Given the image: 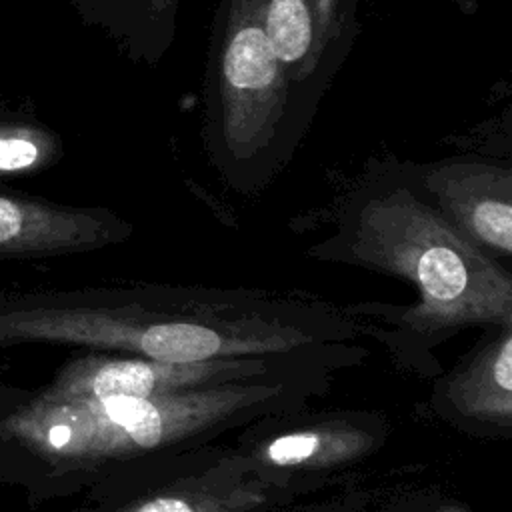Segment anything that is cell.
I'll return each mask as SVG.
<instances>
[{"label":"cell","mask_w":512,"mask_h":512,"mask_svg":"<svg viewBox=\"0 0 512 512\" xmlns=\"http://www.w3.org/2000/svg\"><path fill=\"white\" fill-rule=\"evenodd\" d=\"M448 406L468 422L512 426V326L458 368L446 384Z\"/></svg>","instance_id":"9c48e42d"},{"label":"cell","mask_w":512,"mask_h":512,"mask_svg":"<svg viewBox=\"0 0 512 512\" xmlns=\"http://www.w3.org/2000/svg\"><path fill=\"white\" fill-rule=\"evenodd\" d=\"M56 154V140L30 124H0V176L24 174L46 166Z\"/></svg>","instance_id":"7c38bea8"},{"label":"cell","mask_w":512,"mask_h":512,"mask_svg":"<svg viewBox=\"0 0 512 512\" xmlns=\"http://www.w3.org/2000/svg\"><path fill=\"white\" fill-rule=\"evenodd\" d=\"M436 208L488 254H512V176L488 164H444L424 178Z\"/></svg>","instance_id":"52a82bcc"},{"label":"cell","mask_w":512,"mask_h":512,"mask_svg":"<svg viewBox=\"0 0 512 512\" xmlns=\"http://www.w3.org/2000/svg\"><path fill=\"white\" fill-rule=\"evenodd\" d=\"M272 368L268 356L170 362L92 350L62 364L46 386L64 394L154 396L222 382L266 378Z\"/></svg>","instance_id":"5b68a950"},{"label":"cell","mask_w":512,"mask_h":512,"mask_svg":"<svg viewBox=\"0 0 512 512\" xmlns=\"http://www.w3.org/2000/svg\"><path fill=\"white\" fill-rule=\"evenodd\" d=\"M378 442L368 428L332 420L280 432L234 462L256 464L264 472H318L358 460Z\"/></svg>","instance_id":"ba28073f"},{"label":"cell","mask_w":512,"mask_h":512,"mask_svg":"<svg viewBox=\"0 0 512 512\" xmlns=\"http://www.w3.org/2000/svg\"><path fill=\"white\" fill-rule=\"evenodd\" d=\"M262 20L284 72L306 78L322 56L312 0H264Z\"/></svg>","instance_id":"8fae6325"},{"label":"cell","mask_w":512,"mask_h":512,"mask_svg":"<svg viewBox=\"0 0 512 512\" xmlns=\"http://www.w3.org/2000/svg\"><path fill=\"white\" fill-rule=\"evenodd\" d=\"M350 252L354 262L416 286L418 304L398 316L412 332L512 326L510 272L408 190L372 198L360 210Z\"/></svg>","instance_id":"3957f363"},{"label":"cell","mask_w":512,"mask_h":512,"mask_svg":"<svg viewBox=\"0 0 512 512\" xmlns=\"http://www.w3.org/2000/svg\"><path fill=\"white\" fill-rule=\"evenodd\" d=\"M340 332L322 310L244 290L138 284L0 296V352L66 344L170 362L274 358Z\"/></svg>","instance_id":"6da1fadb"},{"label":"cell","mask_w":512,"mask_h":512,"mask_svg":"<svg viewBox=\"0 0 512 512\" xmlns=\"http://www.w3.org/2000/svg\"><path fill=\"white\" fill-rule=\"evenodd\" d=\"M16 458L12 446L0 432V488L2 486H16Z\"/></svg>","instance_id":"5bb4252c"},{"label":"cell","mask_w":512,"mask_h":512,"mask_svg":"<svg viewBox=\"0 0 512 512\" xmlns=\"http://www.w3.org/2000/svg\"><path fill=\"white\" fill-rule=\"evenodd\" d=\"M348 2L350 0H312L322 52L330 46V42H334L340 36Z\"/></svg>","instance_id":"4fadbf2b"},{"label":"cell","mask_w":512,"mask_h":512,"mask_svg":"<svg viewBox=\"0 0 512 512\" xmlns=\"http://www.w3.org/2000/svg\"><path fill=\"white\" fill-rule=\"evenodd\" d=\"M282 382L238 380L154 396L64 394L0 384V432L16 486L38 504L70 494L112 464L200 438L268 408Z\"/></svg>","instance_id":"7a4b0ae2"},{"label":"cell","mask_w":512,"mask_h":512,"mask_svg":"<svg viewBox=\"0 0 512 512\" xmlns=\"http://www.w3.org/2000/svg\"><path fill=\"white\" fill-rule=\"evenodd\" d=\"M264 0H230L220 54L226 146L252 156L274 138L286 106V72L264 30Z\"/></svg>","instance_id":"277c9868"},{"label":"cell","mask_w":512,"mask_h":512,"mask_svg":"<svg viewBox=\"0 0 512 512\" xmlns=\"http://www.w3.org/2000/svg\"><path fill=\"white\" fill-rule=\"evenodd\" d=\"M150 4H152V8L156 12H162V10H166L172 4V0H150Z\"/></svg>","instance_id":"9a60e30c"},{"label":"cell","mask_w":512,"mask_h":512,"mask_svg":"<svg viewBox=\"0 0 512 512\" xmlns=\"http://www.w3.org/2000/svg\"><path fill=\"white\" fill-rule=\"evenodd\" d=\"M126 236H130V224L108 210L0 194V260L90 252Z\"/></svg>","instance_id":"8992f818"},{"label":"cell","mask_w":512,"mask_h":512,"mask_svg":"<svg viewBox=\"0 0 512 512\" xmlns=\"http://www.w3.org/2000/svg\"><path fill=\"white\" fill-rule=\"evenodd\" d=\"M268 502L264 484L256 480L198 482L166 488L108 512H250Z\"/></svg>","instance_id":"30bf717a"}]
</instances>
